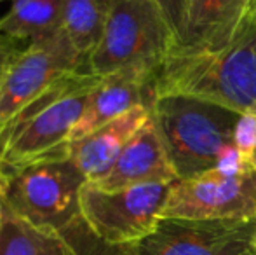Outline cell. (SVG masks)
Segmentation results:
<instances>
[{
    "label": "cell",
    "instance_id": "6da1fadb",
    "mask_svg": "<svg viewBox=\"0 0 256 255\" xmlns=\"http://www.w3.org/2000/svg\"><path fill=\"white\" fill-rule=\"evenodd\" d=\"M182 95L256 116V20L218 51H172L155 75V98Z\"/></svg>",
    "mask_w": 256,
    "mask_h": 255
},
{
    "label": "cell",
    "instance_id": "7a4b0ae2",
    "mask_svg": "<svg viewBox=\"0 0 256 255\" xmlns=\"http://www.w3.org/2000/svg\"><path fill=\"white\" fill-rule=\"evenodd\" d=\"M150 116L178 178H190L212 170L234 145L240 114L192 96L162 95Z\"/></svg>",
    "mask_w": 256,
    "mask_h": 255
},
{
    "label": "cell",
    "instance_id": "3957f363",
    "mask_svg": "<svg viewBox=\"0 0 256 255\" xmlns=\"http://www.w3.org/2000/svg\"><path fill=\"white\" fill-rule=\"evenodd\" d=\"M174 48V30L157 0H112L103 35L84 72L98 77L115 72L157 75Z\"/></svg>",
    "mask_w": 256,
    "mask_h": 255
},
{
    "label": "cell",
    "instance_id": "277c9868",
    "mask_svg": "<svg viewBox=\"0 0 256 255\" xmlns=\"http://www.w3.org/2000/svg\"><path fill=\"white\" fill-rule=\"evenodd\" d=\"M100 77L75 72L28 103L0 135L2 170L23 166L66 145Z\"/></svg>",
    "mask_w": 256,
    "mask_h": 255
},
{
    "label": "cell",
    "instance_id": "5b68a950",
    "mask_svg": "<svg viewBox=\"0 0 256 255\" xmlns=\"http://www.w3.org/2000/svg\"><path fill=\"white\" fill-rule=\"evenodd\" d=\"M4 173V203L30 224L61 232L82 217L80 194L88 178L68 154V143Z\"/></svg>",
    "mask_w": 256,
    "mask_h": 255
},
{
    "label": "cell",
    "instance_id": "8992f818",
    "mask_svg": "<svg viewBox=\"0 0 256 255\" xmlns=\"http://www.w3.org/2000/svg\"><path fill=\"white\" fill-rule=\"evenodd\" d=\"M171 184H143L104 191L88 182L80 194V215L100 239L126 246L146 238L160 222Z\"/></svg>",
    "mask_w": 256,
    "mask_h": 255
},
{
    "label": "cell",
    "instance_id": "52a82bcc",
    "mask_svg": "<svg viewBox=\"0 0 256 255\" xmlns=\"http://www.w3.org/2000/svg\"><path fill=\"white\" fill-rule=\"evenodd\" d=\"M84 68L86 58L63 28L30 42L10 65L0 86V135L28 103L60 79Z\"/></svg>",
    "mask_w": 256,
    "mask_h": 255
},
{
    "label": "cell",
    "instance_id": "ba28073f",
    "mask_svg": "<svg viewBox=\"0 0 256 255\" xmlns=\"http://www.w3.org/2000/svg\"><path fill=\"white\" fill-rule=\"evenodd\" d=\"M160 218H256V170L239 175H225L212 168L197 177L178 178L169 187Z\"/></svg>",
    "mask_w": 256,
    "mask_h": 255
},
{
    "label": "cell",
    "instance_id": "9c48e42d",
    "mask_svg": "<svg viewBox=\"0 0 256 255\" xmlns=\"http://www.w3.org/2000/svg\"><path fill=\"white\" fill-rule=\"evenodd\" d=\"M126 246L131 255H256V218H160L146 238Z\"/></svg>",
    "mask_w": 256,
    "mask_h": 255
},
{
    "label": "cell",
    "instance_id": "30bf717a",
    "mask_svg": "<svg viewBox=\"0 0 256 255\" xmlns=\"http://www.w3.org/2000/svg\"><path fill=\"white\" fill-rule=\"evenodd\" d=\"M155 100V75L140 72H115L100 77L86 109L74 128L72 140L89 135L103 124L128 114L136 107L152 109Z\"/></svg>",
    "mask_w": 256,
    "mask_h": 255
},
{
    "label": "cell",
    "instance_id": "8fae6325",
    "mask_svg": "<svg viewBox=\"0 0 256 255\" xmlns=\"http://www.w3.org/2000/svg\"><path fill=\"white\" fill-rule=\"evenodd\" d=\"M176 180L178 175L150 116V121L129 140L108 173L91 184L104 191H115L143 184H172Z\"/></svg>",
    "mask_w": 256,
    "mask_h": 255
},
{
    "label": "cell",
    "instance_id": "7c38bea8",
    "mask_svg": "<svg viewBox=\"0 0 256 255\" xmlns=\"http://www.w3.org/2000/svg\"><path fill=\"white\" fill-rule=\"evenodd\" d=\"M253 0H192L174 51L206 53L228 46L244 28Z\"/></svg>",
    "mask_w": 256,
    "mask_h": 255
},
{
    "label": "cell",
    "instance_id": "4fadbf2b",
    "mask_svg": "<svg viewBox=\"0 0 256 255\" xmlns=\"http://www.w3.org/2000/svg\"><path fill=\"white\" fill-rule=\"evenodd\" d=\"M148 121V107H136L89 135L68 142V154L88 182H96L108 173L129 140Z\"/></svg>",
    "mask_w": 256,
    "mask_h": 255
},
{
    "label": "cell",
    "instance_id": "5bb4252c",
    "mask_svg": "<svg viewBox=\"0 0 256 255\" xmlns=\"http://www.w3.org/2000/svg\"><path fill=\"white\" fill-rule=\"evenodd\" d=\"M0 255H77L61 232L40 229L0 201Z\"/></svg>",
    "mask_w": 256,
    "mask_h": 255
},
{
    "label": "cell",
    "instance_id": "9a60e30c",
    "mask_svg": "<svg viewBox=\"0 0 256 255\" xmlns=\"http://www.w3.org/2000/svg\"><path fill=\"white\" fill-rule=\"evenodd\" d=\"M64 0H14L0 18V34L30 44L60 30Z\"/></svg>",
    "mask_w": 256,
    "mask_h": 255
},
{
    "label": "cell",
    "instance_id": "2e32d148",
    "mask_svg": "<svg viewBox=\"0 0 256 255\" xmlns=\"http://www.w3.org/2000/svg\"><path fill=\"white\" fill-rule=\"evenodd\" d=\"M112 0H64L61 28L88 62L103 35Z\"/></svg>",
    "mask_w": 256,
    "mask_h": 255
},
{
    "label": "cell",
    "instance_id": "e0dca14e",
    "mask_svg": "<svg viewBox=\"0 0 256 255\" xmlns=\"http://www.w3.org/2000/svg\"><path fill=\"white\" fill-rule=\"evenodd\" d=\"M68 243L74 246L77 255H131L128 246H115L100 239L89 229L84 218H77L72 225L61 231Z\"/></svg>",
    "mask_w": 256,
    "mask_h": 255
},
{
    "label": "cell",
    "instance_id": "ac0fdd59",
    "mask_svg": "<svg viewBox=\"0 0 256 255\" xmlns=\"http://www.w3.org/2000/svg\"><path fill=\"white\" fill-rule=\"evenodd\" d=\"M160 9L164 11L166 18H168L169 25L174 30L176 42H178L180 35L185 27L186 16H188V9L192 6V0H157Z\"/></svg>",
    "mask_w": 256,
    "mask_h": 255
},
{
    "label": "cell",
    "instance_id": "d6986e66",
    "mask_svg": "<svg viewBox=\"0 0 256 255\" xmlns=\"http://www.w3.org/2000/svg\"><path fill=\"white\" fill-rule=\"evenodd\" d=\"M26 46L28 44L18 41V39L0 34V86H2V81H4V77H6L7 70L10 68V65H12L14 60L24 51Z\"/></svg>",
    "mask_w": 256,
    "mask_h": 255
},
{
    "label": "cell",
    "instance_id": "ffe728a7",
    "mask_svg": "<svg viewBox=\"0 0 256 255\" xmlns=\"http://www.w3.org/2000/svg\"><path fill=\"white\" fill-rule=\"evenodd\" d=\"M4 194H6V173L0 171V201L4 199Z\"/></svg>",
    "mask_w": 256,
    "mask_h": 255
},
{
    "label": "cell",
    "instance_id": "44dd1931",
    "mask_svg": "<svg viewBox=\"0 0 256 255\" xmlns=\"http://www.w3.org/2000/svg\"><path fill=\"white\" fill-rule=\"evenodd\" d=\"M251 16H253L254 20H256V9H253V11H251Z\"/></svg>",
    "mask_w": 256,
    "mask_h": 255
},
{
    "label": "cell",
    "instance_id": "7402d4cb",
    "mask_svg": "<svg viewBox=\"0 0 256 255\" xmlns=\"http://www.w3.org/2000/svg\"><path fill=\"white\" fill-rule=\"evenodd\" d=\"M253 9H256V0H253Z\"/></svg>",
    "mask_w": 256,
    "mask_h": 255
},
{
    "label": "cell",
    "instance_id": "603a6c76",
    "mask_svg": "<svg viewBox=\"0 0 256 255\" xmlns=\"http://www.w3.org/2000/svg\"><path fill=\"white\" fill-rule=\"evenodd\" d=\"M0 171H4V170H2V161H0Z\"/></svg>",
    "mask_w": 256,
    "mask_h": 255
},
{
    "label": "cell",
    "instance_id": "cb8c5ba5",
    "mask_svg": "<svg viewBox=\"0 0 256 255\" xmlns=\"http://www.w3.org/2000/svg\"><path fill=\"white\" fill-rule=\"evenodd\" d=\"M0 2H2V0H0Z\"/></svg>",
    "mask_w": 256,
    "mask_h": 255
}]
</instances>
